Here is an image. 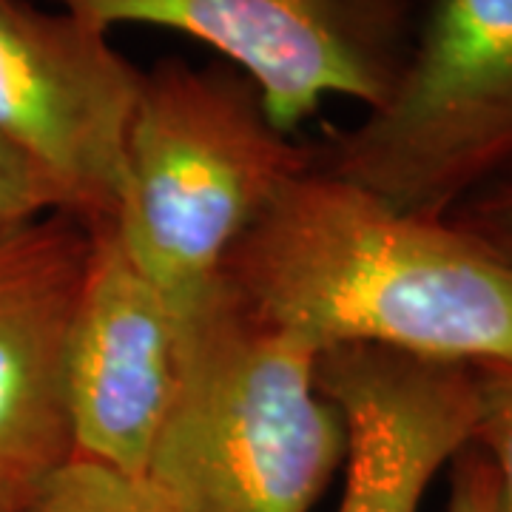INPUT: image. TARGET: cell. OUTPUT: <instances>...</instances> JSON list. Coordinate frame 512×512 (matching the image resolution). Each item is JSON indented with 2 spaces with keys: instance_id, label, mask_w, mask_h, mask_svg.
<instances>
[{
  "instance_id": "cell-9",
  "label": "cell",
  "mask_w": 512,
  "mask_h": 512,
  "mask_svg": "<svg viewBox=\"0 0 512 512\" xmlns=\"http://www.w3.org/2000/svg\"><path fill=\"white\" fill-rule=\"evenodd\" d=\"M319 390L348 427L336 512H419L433 478L473 439L476 387L461 362L336 348L319 359Z\"/></svg>"
},
{
  "instance_id": "cell-14",
  "label": "cell",
  "mask_w": 512,
  "mask_h": 512,
  "mask_svg": "<svg viewBox=\"0 0 512 512\" xmlns=\"http://www.w3.org/2000/svg\"><path fill=\"white\" fill-rule=\"evenodd\" d=\"M447 512H495L493 464L473 441L450 461Z\"/></svg>"
},
{
  "instance_id": "cell-1",
  "label": "cell",
  "mask_w": 512,
  "mask_h": 512,
  "mask_svg": "<svg viewBox=\"0 0 512 512\" xmlns=\"http://www.w3.org/2000/svg\"><path fill=\"white\" fill-rule=\"evenodd\" d=\"M220 279L256 319L319 353L512 359L510 262L447 217L402 211L316 163L271 197Z\"/></svg>"
},
{
  "instance_id": "cell-11",
  "label": "cell",
  "mask_w": 512,
  "mask_h": 512,
  "mask_svg": "<svg viewBox=\"0 0 512 512\" xmlns=\"http://www.w3.org/2000/svg\"><path fill=\"white\" fill-rule=\"evenodd\" d=\"M473 444L490 458L495 473V512H512V359L476 362Z\"/></svg>"
},
{
  "instance_id": "cell-7",
  "label": "cell",
  "mask_w": 512,
  "mask_h": 512,
  "mask_svg": "<svg viewBox=\"0 0 512 512\" xmlns=\"http://www.w3.org/2000/svg\"><path fill=\"white\" fill-rule=\"evenodd\" d=\"M92 254L66 348L72 456L146 476L180 370V313L128 256L114 222Z\"/></svg>"
},
{
  "instance_id": "cell-10",
  "label": "cell",
  "mask_w": 512,
  "mask_h": 512,
  "mask_svg": "<svg viewBox=\"0 0 512 512\" xmlns=\"http://www.w3.org/2000/svg\"><path fill=\"white\" fill-rule=\"evenodd\" d=\"M23 512H185L148 476L72 456L40 484Z\"/></svg>"
},
{
  "instance_id": "cell-5",
  "label": "cell",
  "mask_w": 512,
  "mask_h": 512,
  "mask_svg": "<svg viewBox=\"0 0 512 512\" xmlns=\"http://www.w3.org/2000/svg\"><path fill=\"white\" fill-rule=\"evenodd\" d=\"M100 32L160 26L245 74L276 128L296 134L330 97L379 109L410 52L413 0H55Z\"/></svg>"
},
{
  "instance_id": "cell-2",
  "label": "cell",
  "mask_w": 512,
  "mask_h": 512,
  "mask_svg": "<svg viewBox=\"0 0 512 512\" xmlns=\"http://www.w3.org/2000/svg\"><path fill=\"white\" fill-rule=\"evenodd\" d=\"M319 359L220 279L180 313L177 387L146 476L185 512H311L348 456Z\"/></svg>"
},
{
  "instance_id": "cell-3",
  "label": "cell",
  "mask_w": 512,
  "mask_h": 512,
  "mask_svg": "<svg viewBox=\"0 0 512 512\" xmlns=\"http://www.w3.org/2000/svg\"><path fill=\"white\" fill-rule=\"evenodd\" d=\"M311 165L313 143L274 126L245 74L165 57L143 72L111 222L183 313L220 282L276 191Z\"/></svg>"
},
{
  "instance_id": "cell-8",
  "label": "cell",
  "mask_w": 512,
  "mask_h": 512,
  "mask_svg": "<svg viewBox=\"0 0 512 512\" xmlns=\"http://www.w3.org/2000/svg\"><path fill=\"white\" fill-rule=\"evenodd\" d=\"M92 228L46 214L0 234V512H23L72 458L66 348Z\"/></svg>"
},
{
  "instance_id": "cell-12",
  "label": "cell",
  "mask_w": 512,
  "mask_h": 512,
  "mask_svg": "<svg viewBox=\"0 0 512 512\" xmlns=\"http://www.w3.org/2000/svg\"><path fill=\"white\" fill-rule=\"evenodd\" d=\"M57 211L66 214L55 183L18 148L0 140V234Z\"/></svg>"
},
{
  "instance_id": "cell-6",
  "label": "cell",
  "mask_w": 512,
  "mask_h": 512,
  "mask_svg": "<svg viewBox=\"0 0 512 512\" xmlns=\"http://www.w3.org/2000/svg\"><path fill=\"white\" fill-rule=\"evenodd\" d=\"M143 72L69 12L0 0V140L55 183L66 214L114 220Z\"/></svg>"
},
{
  "instance_id": "cell-13",
  "label": "cell",
  "mask_w": 512,
  "mask_h": 512,
  "mask_svg": "<svg viewBox=\"0 0 512 512\" xmlns=\"http://www.w3.org/2000/svg\"><path fill=\"white\" fill-rule=\"evenodd\" d=\"M447 220L512 265V168L456 205Z\"/></svg>"
},
{
  "instance_id": "cell-4",
  "label": "cell",
  "mask_w": 512,
  "mask_h": 512,
  "mask_svg": "<svg viewBox=\"0 0 512 512\" xmlns=\"http://www.w3.org/2000/svg\"><path fill=\"white\" fill-rule=\"evenodd\" d=\"M313 163L436 220L510 171L512 0H413L396 89L313 143Z\"/></svg>"
}]
</instances>
